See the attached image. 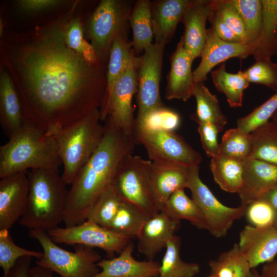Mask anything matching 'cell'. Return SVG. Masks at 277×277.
<instances>
[{"mask_svg": "<svg viewBox=\"0 0 277 277\" xmlns=\"http://www.w3.org/2000/svg\"><path fill=\"white\" fill-rule=\"evenodd\" d=\"M73 9L23 32H8L2 64L18 95L25 123L46 134L70 126L101 106L106 81L102 62L91 64L65 40Z\"/></svg>", "mask_w": 277, "mask_h": 277, "instance_id": "cell-1", "label": "cell"}, {"mask_svg": "<svg viewBox=\"0 0 277 277\" xmlns=\"http://www.w3.org/2000/svg\"><path fill=\"white\" fill-rule=\"evenodd\" d=\"M103 138L80 169L68 190L63 222L65 227L87 220L98 197L112 184L122 161L132 154L135 140L108 120Z\"/></svg>", "mask_w": 277, "mask_h": 277, "instance_id": "cell-2", "label": "cell"}, {"mask_svg": "<svg viewBox=\"0 0 277 277\" xmlns=\"http://www.w3.org/2000/svg\"><path fill=\"white\" fill-rule=\"evenodd\" d=\"M29 195L19 224L29 230L48 231L63 222L68 190L58 169L28 170Z\"/></svg>", "mask_w": 277, "mask_h": 277, "instance_id": "cell-3", "label": "cell"}, {"mask_svg": "<svg viewBox=\"0 0 277 277\" xmlns=\"http://www.w3.org/2000/svg\"><path fill=\"white\" fill-rule=\"evenodd\" d=\"M62 164L53 136L26 123L0 147V179L33 169H58Z\"/></svg>", "mask_w": 277, "mask_h": 277, "instance_id": "cell-4", "label": "cell"}, {"mask_svg": "<svg viewBox=\"0 0 277 277\" xmlns=\"http://www.w3.org/2000/svg\"><path fill=\"white\" fill-rule=\"evenodd\" d=\"M101 121L100 109H95L77 122L48 134L55 141L67 185L71 184L99 145L105 130Z\"/></svg>", "mask_w": 277, "mask_h": 277, "instance_id": "cell-5", "label": "cell"}, {"mask_svg": "<svg viewBox=\"0 0 277 277\" xmlns=\"http://www.w3.org/2000/svg\"><path fill=\"white\" fill-rule=\"evenodd\" d=\"M29 235L35 239L43 249L42 257L36 264L59 274L61 277H94L100 272L97 263L102 256L93 248L74 246V252L56 245L47 231L29 230Z\"/></svg>", "mask_w": 277, "mask_h": 277, "instance_id": "cell-6", "label": "cell"}, {"mask_svg": "<svg viewBox=\"0 0 277 277\" xmlns=\"http://www.w3.org/2000/svg\"><path fill=\"white\" fill-rule=\"evenodd\" d=\"M130 13L129 3L118 0L101 1L92 13L86 32L100 61L106 60L115 38L125 32Z\"/></svg>", "mask_w": 277, "mask_h": 277, "instance_id": "cell-7", "label": "cell"}, {"mask_svg": "<svg viewBox=\"0 0 277 277\" xmlns=\"http://www.w3.org/2000/svg\"><path fill=\"white\" fill-rule=\"evenodd\" d=\"M165 45L153 43L142 56H134L137 78L138 111L135 126L152 112L164 106L160 85Z\"/></svg>", "mask_w": 277, "mask_h": 277, "instance_id": "cell-8", "label": "cell"}, {"mask_svg": "<svg viewBox=\"0 0 277 277\" xmlns=\"http://www.w3.org/2000/svg\"><path fill=\"white\" fill-rule=\"evenodd\" d=\"M151 163L138 155L127 156L120 164L112 184L122 200L135 205L150 216L157 212L149 189Z\"/></svg>", "mask_w": 277, "mask_h": 277, "instance_id": "cell-9", "label": "cell"}, {"mask_svg": "<svg viewBox=\"0 0 277 277\" xmlns=\"http://www.w3.org/2000/svg\"><path fill=\"white\" fill-rule=\"evenodd\" d=\"M188 187L192 199L202 210L207 230L213 236H225L234 222L245 216L246 206H227L220 202L199 176V166L188 167Z\"/></svg>", "mask_w": 277, "mask_h": 277, "instance_id": "cell-10", "label": "cell"}, {"mask_svg": "<svg viewBox=\"0 0 277 277\" xmlns=\"http://www.w3.org/2000/svg\"><path fill=\"white\" fill-rule=\"evenodd\" d=\"M135 143L143 145L150 161L185 167L199 166L201 155L174 131L136 130Z\"/></svg>", "mask_w": 277, "mask_h": 277, "instance_id": "cell-11", "label": "cell"}, {"mask_svg": "<svg viewBox=\"0 0 277 277\" xmlns=\"http://www.w3.org/2000/svg\"><path fill=\"white\" fill-rule=\"evenodd\" d=\"M47 232L56 244L99 248L109 258L119 254L131 241L90 220L71 227H56Z\"/></svg>", "mask_w": 277, "mask_h": 277, "instance_id": "cell-12", "label": "cell"}, {"mask_svg": "<svg viewBox=\"0 0 277 277\" xmlns=\"http://www.w3.org/2000/svg\"><path fill=\"white\" fill-rule=\"evenodd\" d=\"M134 56L127 70L114 86L107 104L100 110V113L102 121H109L134 138L135 119L133 117L132 101L137 91V78Z\"/></svg>", "mask_w": 277, "mask_h": 277, "instance_id": "cell-13", "label": "cell"}, {"mask_svg": "<svg viewBox=\"0 0 277 277\" xmlns=\"http://www.w3.org/2000/svg\"><path fill=\"white\" fill-rule=\"evenodd\" d=\"M253 53V45L226 42L220 38L211 27L207 29L206 43L200 55L201 62L193 71L194 80L196 83L204 82L216 66L232 58L245 59Z\"/></svg>", "mask_w": 277, "mask_h": 277, "instance_id": "cell-14", "label": "cell"}, {"mask_svg": "<svg viewBox=\"0 0 277 277\" xmlns=\"http://www.w3.org/2000/svg\"><path fill=\"white\" fill-rule=\"evenodd\" d=\"M29 190L28 171L1 179L0 230H9L24 215Z\"/></svg>", "mask_w": 277, "mask_h": 277, "instance_id": "cell-15", "label": "cell"}, {"mask_svg": "<svg viewBox=\"0 0 277 277\" xmlns=\"http://www.w3.org/2000/svg\"><path fill=\"white\" fill-rule=\"evenodd\" d=\"M188 167L152 162L149 174V189L157 212L163 210L166 202L173 192L188 188Z\"/></svg>", "mask_w": 277, "mask_h": 277, "instance_id": "cell-16", "label": "cell"}, {"mask_svg": "<svg viewBox=\"0 0 277 277\" xmlns=\"http://www.w3.org/2000/svg\"><path fill=\"white\" fill-rule=\"evenodd\" d=\"M238 245L250 268H255L277 255V227L246 225L240 233Z\"/></svg>", "mask_w": 277, "mask_h": 277, "instance_id": "cell-17", "label": "cell"}, {"mask_svg": "<svg viewBox=\"0 0 277 277\" xmlns=\"http://www.w3.org/2000/svg\"><path fill=\"white\" fill-rule=\"evenodd\" d=\"M180 221L170 217L165 211L156 212L145 222L137 236L138 251L147 260H153L165 248L168 240L179 229Z\"/></svg>", "mask_w": 277, "mask_h": 277, "instance_id": "cell-18", "label": "cell"}, {"mask_svg": "<svg viewBox=\"0 0 277 277\" xmlns=\"http://www.w3.org/2000/svg\"><path fill=\"white\" fill-rule=\"evenodd\" d=\"M277 186V166L259 160L243 161V184L239 195L241 205L247 206Z\"/></svg>", "mask_w": 277, "mask_h": 277, "instance_id": "cell-19", "label": "cell"}, {"mask_svg": "<svg viewBox=\"0 0 277 277\" xmlns=\"http://www.w3.org/2000/svg\"><path fill=\"white\" fill-rule=\"evenodd\" d=\"M133 248L130 241L117 257L100 260L97 266L101 270L94 277H158L161 263L135 260L132 256Z\"/></svg>", "mask_w": 277, "mask_h": 277, "instance_id": "cell-20", "label": "cell"}, {"mask_svg": "<svg viewBox=\"0 0 277 277\" xmlns=\"http://www.w3.org/2000/svg\"><path fill=\"white\" fill-rule=\"evenodd\" d=\"M193 61L184 46L181 36L170 57V68L167 76L165 94L167 100L176 99L186 102L192 96L196 84L191 70Z\"/></svg>", "mask_w": 277, "mask_h": 277, "instance_id": "cell-21", "label": "cell"}, {"mask_svg": "<svg viewBox=\"0 0 277 277\" xmlns=\"http://www.w3.org/2000/svg\"><path fill=\"white\" fill-rule=\"evenodd\" d=\"M211 0L190 1L182 22L185 31L182 36L184 46L194 61L200 57L206 41V25L211 10Z\"/></svg>", "mask_w": 277, "mask_h": 277, "instance_id": "cell-22", "label": "cell"}, {"mask_svg": "<svg viewBox=\"0 0 277 277\" xmlns=\"http://www.w3.org/2000/svg\"><path fill=\"white\" fill-rule=\"evenodd\" d=\"M189 0H162L151 3L154 43L165 45L173 36Z\"/></svg>", "mask_w": 277, "mask_h": 277, "instance_id": "cell-23", "label": "cell"}, {"mask_svg": "<svg viewBox=\"0 0 277 277\" xmlns=\"http://www.w3.org/2000/svg\"><path fill=\"white\" fill-rule=\"evenodd\" d=\"M22 104L8 73L4 69L0 73V125L9 138L25 124Z\"/></svg>", "mask_w": 277, "mask_h": 277, "instance_id": "cell-24", "label": "cell"}, {"mask_svg": "<svg viewBox=\"0 0 277 277\" xmlns=\"http://www.w3.org/2000/svg\"><path fill=\"white\" fill-rule=\"evenodd\" d=\"M131 46L125 32L119 34L114 39L110 50L106 85L100 110L106 106L114 86L130 65L134 56Z\"/></svg>", "mask_w": 277, "mask_h": 277, "instance_id": "cell-25", "label": "cell"}, {"mask_svg": "<svg viewBox=\"0 0 277 277\" xmlns=\"http://www.w3.org/2000/svg\"><path fill=\"white\" fill-rule=\"evenodd\" d=\"M262 24L261 32L253 44L255 61L271 60L276 51L277 0H262Z\"/></svg>", "mask_w": 277, "mask_h": 277, "instance_id": "cell-26", "label": "cell"}, {"mask_svg": "<svg viewBox=\"0 0 277 277\" xmlns=\"http://www.w3.org/2000/svg\"><path fill=\"white\" fill-rule=\"evenodd\" d=\"M213 83L216 89L226 96L229 105L232 108L242 106L244 91L249 86L244 71L235 73L227 71L226 64H221L217 68L210 72Z\"/></svg>", "mask_w": 277, "mask_h": 277, "instance_id": "cell-27", "label": "cell"}, {"mask_svg": "<svg viewBox=\"0 0 277 277\" xmlns=\"http://www.w3.org/2000/svg\"><path fill=\"white\" fill-rule=\"evenodd\" d=\"M210 169L222 190L239 193L243 184V161L220 154L212 157Z\"/></svg>", "mask_w": 277, "mask_h": 277, "instance_id": "cell-28", "label": "cell"}, {"mask_svg": "<svg viewBox=\"0 0 277 277\" xmlns=\"http://www.w3.org/2000/svg\"><path fill=\"white\" fill-rule=\"evenodd\" d=\"M129 21L133 34L131 46L137 53L144 52L153 44L151 3L148 0L138 1L131 12Z\"/></svg>", "mask_w": 277, "mask_h": 277, "instance_id": "cell-29", "label": "cell"}, {"mask_svg": "<svg viewBox=\"0 0 277 277\" xmlns=\"http://www.w3.org/2000/svg\"><path fill=\"white\" fill-rule=\"evenodd\" d=\"M163 210L175 220H186L197 229L207 230L202 210L197 203L186 195L185 189L173 192L166 202Z\"/></svg>", "mask_w": 277, "mask_h": 277, "instance_id": "cell-30", "label": "cell"}, {"mask_svg": "<svg viewBox=\"0 0 277 277\" xmlns=\"http://www.w3.org/2000/svg\"><path fill=\"white\" fill-rule=\"evenodd\" d=\"M149 217L135 205L122 200L116 215L106 228L127 239L137 238Z\"/></svg>", "mask_w": 277, "mask_h": 277, "instance_id": "cell-31", "label": "cell"}, {"mask_svg": "<svg viewBox=\"0 0 277 277\" xmlns=\"http://www.w3.org/2000/svg\"><path fill=\"white\" fill-rule=\"evenodd\" d=\"M196 101V109L191 118L197 123H206L224 127L227 119L221 110L216 96L213 94L204 84L196 83L192 92Z\"/></svg>", "mask_w": 277, "mask_h": 277, "instance_id": "cell-32", "label": "cell"}, {"mask_svg": "<svg viewBox=\"0 0 277 277\" xmlns=\"http://www.w3.org/2000/svg\"><path fill=\"white\" fill-rule=\"evenodd\" d=\"M181 238L176 234L168 240L158 277H194L199 273V264L181 259Z\"/></svg>", "mask_w": 277, "mask_h": 277, "instance_id": "cell-33", "label": "cell"}, {"mask_svg": "<svg viewBox=\"0 0 277 277\" xmlns=\"http://www.w3.org/2000/svg\"><path fill=\"white\" fill-rule=\"evenodd\" d=\"M249 157L277 166V128L269 121L250 133Z\"/></svg>", "mask_w": 277, "mask_h": 277, "instance_id": "cell-34", "label": "cell"}, {"mask_svg": "<svg viewBox=\"0 0 277 277\" xmlns=\"http://www.w3.org/2000/svg\"><path fill=\"white\" fill-rule=\"evenodd\" d=\"M211 273L217 277H247L252 269L238 244L209 262Z\"/></svg>", "mask_w": 277, "mask_h": 277, "instance_id": "cell-35", "label": "cell"}, {"mask_svg": "<svg viewBox=\"0 0 277 277\" xmlns=\"http://www.w3.org/2000/svg\"><path fill=\"white\" fill-rule=\"evenodd\" d=\"M243 20L247 43L253 45L258 39L262 24V0H230Z\"/></svg>", "mask_w": 277, "mask_h": 277, "instance_id": "cell-36", "label": "cell"}, {"mask_svg": "<svg viewBox=\"0 0 277 277\" xmlns=\"http://www.w3.org/2000/svg\"><path fill=\"white\" fill-rule=\"evenodd\" d=\"M42 256V252L26 249L15 244L8 230H0V266L3 271V277H7L20 258L31 256L39 260Z\"/></svg>", "mask_w": 277, "mask_h": 277, "instance_id": "cell-37", "label": "cell"}, {"mask_svg": "<svg viewBox=\"0 0 277 277\" xmlns=\"http://www.w3.org/2000/svg\"><path fill=\"white\" fill-rule=\"evenodd\" d=\"M122 199L111 185L95 202L87 220L107 228L116 215Z\"/></svg>", "mask_w": 277, "mask_h": 277, "instance_id": "cell-38", "label": "cell"}, {"mask_svg": "<svg viewBox=\"0 0 277 277\" xmlns=\"http://www.w3.org/2000/svg\"><path fill=\"white\" fill-rule=\"evenodd\" d=\"M220 154L240 161L249 157L251 150V138L238 128L227 130L220 144Z\"/></svg>", "mask_w": 277, "mask_h": 277, "instance_id": "cell-39", "label": "cell"}, {"mask_svg": "<svg viewBox=\"0 0 277 277\" xmlns=\"http://www.w3.org/2000/svg\"><path fill=\"white\" fill-rule=\"evenodd\" d=\"M180 122L177 112L163 106L150 113L135 126V130L174 131L179 127Z\"/></svg>", "mask_w": 277, "mask_h": 277, "instance_id": "cell-40", "label": "cell"}, {"mask_svg": "<svg viewBox=\"0 0 277 277\" xmlns=\"http://www.w3.org/2000/svg\"><path fill=\"white\" fill-rule=\"evenodd\" d=\"M277 109V92L247 115L237 121V128L247 133L270 121Z\"/></svg>", "mask_w": 277, "mask_h": 277, "instance_id": "cell-41", "label": "cell"}, {"mask_svg": "<svg viewBox=\"0 0 277 277\" xmlns=\"http://www.w3.org/2000/svg\"><path fill=\"white\" fill-rule=\"evenodd\" d=\"M249 83L264 85L277 92V63L272 60L255 61L244 71Z\"/></svg>", "mask_w": 277, "mask_h": 277, "instance_id": "cell-42", "label": "cell"}, {"mask_svg": "<svg viewBox=\"0 0 277 277\" xmlns=\"http://www.w3.org/2000/svg\"><path fill=\"white\" fill-rule=\"evenodd\" d=\"M211 8L218 13L243 42L247 43L242 17L230 0H211Z\"/></svg>", "mask_w": 277, "mask_h": 277, "instance_id": "cell-43", "label": "cell"}, {"mask_svg": "<svg viewBox=\"0 0 277 277\" xmlns=\"http://www.w3.org/2000/svg\"><path fill=\"white\" fill-rule=\"evenodd\" d=\"M250 225L256 227L274 226L275 214L272 207L260 198L246 206L245 215Z\"/></svg>", "mask_w": 277, "mask_h": 277, "instance_id": "cell-44", "label": "cell"}, {"mask_svg": "<svg viewBox=\"0 0 277 277\" xmlns=\"http://www.w3.org/2000/svg\"><path fill=\"white\" fill-rule=\"evenodd\" d=\"M198 124L197 131L203 147L207 155L213 157L220 154L217 135L224 127L206 123H199Z\"/></svg>", "mask_w": 277, "mask_h": 277, "instance_id": "cell-45", "label": "cell"}, {"mask_svg": "<svg viewBox=\"0 0 277 277\" xmlns=\"http://www.w3.org/2000/svg\"><path fill=\"white\" fill-rule=\"evenodd\" d=\"M84 28L81 19L73 16L69 22L66 29L65 40L67 45L82 55L84 38Z\"/></svg>", "mask_w": 277, "mask_h": 277, "instance_id": "cell-46", "label": "cell"}, {"mask_svg": "<svg viewBox=\"0 0 277 277\" xmlns=\"http://www.w3.org/2000/svg\"><path fill=\"white\" fill-rule=\"evenodd\" d=\"M65 3L60 0H19L16 6L22 12L32 14L56 8Z\"/></svg>", "mask_w": 277, "mask_h": 277, "instance_id": "cell-47", "label": "cell"}, {"mask_svg": "<svg viewBox=\"0 0 277 277\" xmlns=\"http://www.w3.org/2000/svg\"><path fill=\"white\" fill-rule=\"evenodd\" d=\"M208 20L217 35L223 41L234 43L243 42L218 13L212 8Z\"/></svg>", "mask_w": 277, "mask_h": 277, "instance_id": "cell-48", "label": "cell"}, {"mask_svg": "<svg viewBox=\"0 0 277 277\" xmlns=\"http://www.w3.org/2000/svg\"><path fill=\"white\" fill-rule=\"evenodd\" d=\"M32 258L31 256L20 258L10 270L7 277H30V269Z\"/></svg>", "mask_w": 277, "mask_h": 277, "instance_id": "cell-49", "label": "cell"}, {"mask_svg": "<svg viewBox=\"0 0 277 277\" xmlns=\"http://www.w3.org/2000/svg\"><path fill=\"white\" fill-rule=\"evenodd\" d=\"M261 198L272 207L275 214L274 226L277 227V186L267 191Z\"/></svg>", "mask_w": 277, "mask_h": 277, "instance_id": "cell-50", "label": "cell"}, {"mask_svg": "<svg viewBox=\"0 0 277 277\" xmlns=\"http://www.w3.org/2000/svg\"><path fill=\"white\" fill-rule=\"evenodd\" d=\"M261 274L264 277H277V260L264 264Z\"/></svg>", "mask_w": 277, "mask_h": 277, "instance_id": "cell-51", "label": "cell"}, {"mask_svg": "<svg viewBox=\"0 0 277 277\" xmlns=\"http://www.w3.org/2000/svg\"><path fill=\"white\" fill-rule=\"evenodd\" d=\"M50 270L36 265L31 266L30 269V277H53Z\"/></svg>", "mask_w": 277, "mask_h": 277, "instance_id": "cell-52", "label": "cell"}, {"mask_svg": "<svg viewBox=\"0 0 277 277\" xmlns=\"http://www.w3.org/2000/svg\"><path fill=\"white\" fill-rule=\"evenodd\" d=\"M247 277H264L255 268L252 269Z\"/></svg>", "mask_w": 277, "mask_h": 277, "instance_id": "cell-53", "label": "cell"}, {"mask_svg": "<svg viewBox=\"0 0 277 277\" xmlns=\"http://www.w3.org/2000/svg\"><path fill=\"white\" fill-rule=\"evenodd\" d=\"M271 121L274 124L277 128V109L271 117Z\"/></svg>", "mask_w": 277, "mask_h": 277, "instance_id": "cell-54", "label": "cell"}, {"mask_svg": "<svg viewBox=\"0 0 277 277\" xmlns=\"http://www.w3.org/2000/svg\"><path fill=\"white\" fill-rule=\"evenodd\" d=\"M4 25L2 18L0 19V36L3 37L4 35Z\"/></svg>", "mask_w": 277, "mask_h": 277, "instance_id": "cell-55", "label": "cell"}, {"mask_svg": "<svg viewBox=\"0 0 277 277\" xmlns=\"http://www.w3.org/2000/svg\"><path fill=\"white\" fill-rule=\"evenodd\" d=\"M206 277H217L216 275L212 274L211 273L210 274V275L207 276Z\"/></svg>", "mask_w": 277, "mask_h": 277, "instance_id": "cell-56", "label": "cell"}, {"mask_svg": "<svg viewBox=\"0 0 277 277\" xmlns=\"http://www.w3.org/2000/svg\"><path fill=\"white\" fill-rule=\"evenodd\" d=\"M275 55L276 56V63H277V34H276V51Z\"/></svg>", "mask_w": 277, "mask_h": 277, "instance_id": "cell-57", "label": "cell"}]
</instances>
